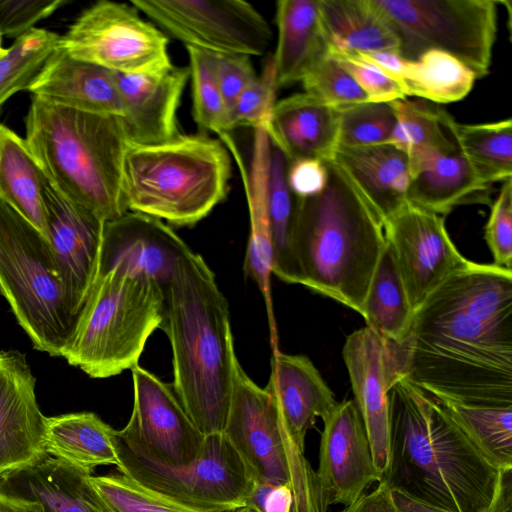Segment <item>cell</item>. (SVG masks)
<instances>
[{
  "instance_id": "1",
  "label": "cell",
  "mask_w": 512,
  "mask_h": 512,
  "mask_svg": "<svg viewBox=\"0 0 512 512\" xmlns=\"http://www.w3.org/2000/svg\"><path fill=\"white\" fill-rule=\"evenodd\" d=\"M393 349L400 376L440 401L512 407V270L469 261Z\"/></svg>"
},
{
  "instance_id": "2",
  "label": "cell",
  "mask_w": 512,
  "mask_h": 512,
  "mask_svg": "<svg viewBox=\"0 0 512 512\" xmlns=\"http://www.w3.org/2000/svg\"><path fill=\"white\" fill-rule=\"evenodd\" d=\"M389 459L378 483L449 512H492L502 472L441 402L404 377L389 392Z\"/></svg>"
},
{
  "instance_id": "3",
  "label": "cell",
  "mask_w": 512,
  "mask_h": 512,
  "mask_svg": "<svg viewBox=\"0 0 512 512\" xmlns=\"http://www.w3.org/2000/svg\"><path fill=\"white\" fill-rule=\"evenodd\" d=\"M171 344L173 390L203 436L223 433L236 357L227 299L201 255L189 250L164 287L159 326Z\"/></svg>"
},
{
  "instance_id": "4",
  "label": "cell",
  "mask_w": 512,
  "mask_h": 512,
  "mask_svg": "<svg viewBox=\"0 0 512 512\" xmlns=\"http://www.w3.org/2000/svg\"><path fill=\"white\" fill-rule=\"evenodd\" d=\"M325 164L324 189L294 196L293 251L302 285L360 314L386 247L384 222L332 161Z\"/></svg>"
},
{
  "instance_id": "5",
  "label": "cell",
  "mask_w": 512,
  "mask_h": 512,
  "mask_svg": "<svg viewBox=\"0 0 512 512\" xmlns=\"http://www.w3.org/2000/svg\"><path fill=\"white\" fill-rule=\"evenodd\" d=\"M25 131L43 174L67 198L104 222L128 212L123 163L129 143L119 116L78 111L33 96Z\"/></svg>"
},
{
  "instance_id": "6",
  "label": "cell",
  "mask_w": 512,
  "mask_h": 512,
  "mask_svg": "<svg viewBox=\"0 0 512 512\" xmlns=\"http://www.w3.org/2000/svg\"><path fill=\"white\" fill-rule=\"evenodd\" d=\"M231 154L220 139L179 134L157 145H129L123 163L128 211L193 226L227 196Z\"/></svg>"
},
{
  "instance_id": "7",
  "label": "cell",
  "mask_w": 512,
  "mask_h": 512,
  "mask_svg": "<svg viewBox=\"0 0 512 512\" xmlns=\"http://www.w3.org/2000/svg\"><path fill=\"white\" fill-rule=\"evenodd\" d=\"M164 289L121 267L98 274L62 353L91 378H109L138 365L162 321Z\"/></svg>"
},
{
  "instance_id": "8",
  "label": "cell",
  "mask_w": 512,
  "mask_h": 512,
  "mask_svg": "<svg viewBox=\"0 0 512 512\" xmlns=\"http://www.w3.org/2000/svg\"><path fill=\"white\" fill-rule=\"evenodd\" d=\"M0 293L33 347L62 357L77 317L51 243L1 199Z\"/></svg>"
},
{
  "instance_id": "9",
  "label": "cell",
  "mask_w": 512,
  "mask_h": 512,
  "mask_svg": "<svg viewBox=\"0 0 512 512\" xmlns=\"http://www.w3.org/2000/svg\"><path fill=\"white\" fill-rule=\"evenodd\" d=\"M224 435L255 480L288 484L297 512H324L316 472L285 426L266 388L233 362L232 391Z\"/></svg>"
},
{
  "instance_id": "10",
  "label": "cell",
  "mask_w": 512,
  "mask_h": 512,
  "mask_svg": "<svg viewBox=\"0 0 512 512\" xmlns=\"http://www.w3.org/2000/svg\"><path fill=\"white\" fill-rule=\"evenodd\" d=\"M398 40V54L410 61L431 50L469 67L477 79L489 73L497 36L498 1L372 0Z\"/></svg>"
},
{
  "instance_id": "11",
  "label": "cell",
  "mask_w": 512,
  "mask_h": 512,
  "mask_svg": "<svg viewBox=\"0 0 512 512\" xmlns=\"http://www.w3.org/2000/svg\"><path fill=\"white\" fill-rule=\"evenodd\" d=\"M117 471L143 487L203 512L244 507L253 478L224 433L204 436L192 462L168 466L122 441L116 431Z\"/></svg>"
},
{
  "instance_id": "12",
  "label": "cell",
  "mask_w": 512,
  "mask_h": 512,
  "mask_svg": "<svg viewBox=\"0 0 512 512\" xmlns=\"http://www.w3.org/2000/svg\"><path fill=\"white\" fill-rule=\"evenodd\" d=\"M73 58L120 74L171 67L168 37L131 4L101 0L85 9L60 37Z\"/></svg>"
},
{
  "instance_id": "13",
  "label": "cell",
  "mask_w": 512,
  "mask_h": 512,
  "mask_svg": "<svg viewBox=\"0 0 512 512\" xmlns=\"http://www.w3.org/2000/svg\"><path fill=\"white\" fill-rule=\"evenodd\" d=\"M130 4L186 47L259 56L271 43L269 23L246 1L132 0Z\"/></svg>"
},
{
  "instance_id": "14",
  "label": "cell",
  "mask_w": 512,
  "mask_h": 512,
  "mask_svg": "<svg viewBox=\"0 0 512 512\" xmlns=\"http://www.w3.org/2000/svg\"><path fill=\"white\" fill-rule=\"evenodd\" d=\"M384 234L414 312L470 261L452 242L443 216L409 203L384 221Z\"/></svg>"
},
{
  "instance_id": "15",
  "label": "cell",
  "mask_w": 512,
  "mask_h": 512,
  "mask_svg": "<svg viewBox=\"0 0 512 512\" xmlns=\"http://www.w3.org/2000/svg\"><path fill=\"white\" fill-rule=\"evenodd\" d=\"M131 416L118 437L150 458L168 466L195 460L204 436L192 422L172 385L139 365L133 367Z\"/></svg>"
},
{
  "instance_id": "16",
  "label": "cell",
  "mask_w": 512,
  "mask_h": 512,
  "mask_svg": "<svg viewBox=\"0 0 512 512\" xmlns=\"http://www.w3.org/2000/svg\"><path fill=\"white\" fill-rule=\"evenodd\" d=\"M318 468L315 471L323 511L347 506L380 481L371 445L354 400H346L322 419Z\"/></svg>"
},
{
  "instance_id": "17",
  "label": "cell",
  "mask_w": 512,
  "mask_h": 512,
  "mask_svg": "<svg viewBox=\"0 0 512 512\" xmlns=\"http://www.w3.org/2000/svg\"><path fill=\"white\" fill-rule=\"evenodd\" d=\"M342 354L381 479L389 459L388 392L400 376L393 343L365 326L346 338Z\"/></svg>"
},
{
  "instance_id": "18",
  "label": "cell",
  "mask_w": 512,
  "mask_h": 512,
  "mask_svg": "<svg viewBox=\"0 0 512 512\" xmlns=\"http://www.w3.org/2000/svg\"><path fill=\"white\" fill-rule=\"evenodd\" d=\"M43 199L50 243L77 317L98 274L104 221L67 198L45 175Z\"/></svg>"
},
{
  "instance_id": "19",
  "label": "cell",
  "mask_w": 512,
  "mask_h": 512,
  "mask_svg": "<svg viewBox=\"0 0 512 512\" xmlns=\"http://www.w3.org/2000/svg\"><path fill=\"white\" fill-rule=\"evenodd\" d=\"M35 384L25 355L0 351V480L48 455Z\"/></svg>"
},
{
  "instance_id": "20",
  "label": "cell",
  "mask_w": 512,
  "mask_h": 512,
  "mask_svg": "<svg viewBox=\"0 0 512 512\" xmlns=\"http://www.w3.org/2000/svg\"><path fill=\"white\" fill-rule=\"evenodd\" d=\"M189 250L160 219L128 211L104 222L98 274L118 266L149 276L164 289L178 261Z\"/></svg>"
},
{
  "instance_id": "21",
  "label": "cell",
  "mask_w": 512,
  "mask_h": 512,
  "mask_svg": "<svg viewBox=\"0 0 512 512\" xmlns=\"http://www.w3.org/2000/svg\"><path fill=\"white\" fill-rule=\"evenodd\" d=\"M114 75L123 108L120 119L129 145H157L180 134L176 115L190 78L188 66Z\"/></svg>"
},
{
  "instance_id": "22",
  "label": "cell",
  "mask_w": 512,
  "mask_h": 512,
  "mask_svg": "<svg viewBox=\"0 0 512 512\" xmlns=\"http://www.w3.org/2000/svg\"><path fill=\"white\" fill-rule=\"evenodd\" d=\"M218 136L239 168L246 194L250 222L249 239L243 269L246 276H249L256 282L262 293L267 309L271 345L273 350H277L278 336L270 288L272 246L267 208L269 135L267 128L264 126L254 129L249 169H247L242 155L229 132L220 133Z\"/></svg>"
},
{
  "instance_id": "23",
  "label": "cell",
  "mask_w": 512,
  "mask_h": 512,
  "mask_svg": "<svg viewBox=\"0 0 512 512\" xmlns=\"http://www.w3.org/2000/svg\"><path fill=\"white\" fill-rule=\"evenodd\" d=\"M407 202L440 216L467 203H487L492 184L485 181L459 149L409 154Z\"/></svg>"
},
{
  "instance_id": "24",
  "label": "cell",
  "mask_w": 512,
  "mask_h": 512,
  "mask_svg": "<svg viewBox=\"0 0 512 512\" xmlns=\"http://www.w3.org/2000/svg\"><path fill=\"white\" fill-rule=\"evenodd\" d=\"M28 91L46 102L78 111L119 117L123 111L114 72L73 58L60 47Z\"/></svg>"
},
{
  "instance_id": "25",
  "label": "cell",
  "mask_w": 512,
  "mask_h": 512,
  "mask_svg": "<svg viewBox=\"0 0 512 512\" xmlns=\"http://www.w3.org/2000/svg\"><path fill=\"white\" fill-rule=\"evenodd\" d=\"M266 390L279 414L305 451V438L317 417L324 419L337 405L333 392L309 358L273 351L271 374Z\"/></svg>"
},
{
  "instance_id": "26",
  "label": "cell",
  "mask_w": 512,
  "mask_h": 512,
  "mask_svg": "<svg viewBox=\"0 0 512 512\" xmlns=\"http://www.w3.org/2000/svg\"><path fill=\"white\" fill-rule=\"evenodd\" d=\"M338 110L310 94H293L273 107L269 139L289 163L301 159L331 161L338 146Z\"/></svg>"
},
{
  "instance_id": "27",
  "label": "cell",
  "mask_w": 512,
  "mask_h": 512,
  "mask_svg": "<svg viewBox=\"0 0 512 512\" xmlns=\"http://www.w3.org/2000/svg\"><path fill=\"white\" fill-rule=\"evenodd\" d=\"M331 161L347 176L383 222L408 203V156L394 145L337 147Z\"/></svg>"
},
{
  "instance_id": "28",
  "label": "cell",
  "mask_w": 512,
  "mask_h": 512,
  "mask_svg": "<svg viewBox=\"0 0 512 512\" xmlns=\"http://www.w3.org/2000/svg\"><path fill=\"white\" fill-rule=\"evenodd\" d=\"M275 20L278 37L272 61L277 87L301 82L330 53L319 0H279Z\"/></svg>"
},
{
  "instance_id": "29",
  "label": "cell",
  "mask_w": 512,
  "mask_h": 512,
  "mask_svg": "<svg viewBox=\"0 0 512 512\" xmlns=\"http://www.w3.org/2000/svg\"><path fill=\"white\" fill-rule=\"evenodd\" d=\"M87 474L46 455L0 480V491L39 502L45 512H105Z\"/></svg>"
},
{
  "instance_id": "30",
  "label": "cell",
  "mask_w": 512,
  "mask_h": 512,
  "mask_svg": "<svg viewBox=\"0 0 512 512\" xmlns=\"http://www.w3.org/2000/svg\"><path fill=\"white\" fill-rule=\"evenodd\" d=\"M116 431L93 412L46 417V453L87 474L100 466L117 468Z\"/></svg>"
},
{
  "instance_id": "31",
  "label": "cell",
  "mask_w": 512,
  "mask_h": 512,
  "mask_svg": "<svg viewBox=\"0 0 512 512\" xmlns=\"http://www.w3.org/2000/svg\"><path fill=\"white\" fill-rule=\"evenodd\" d=\"M319 11L331 50L398 53V37L372 0H319Z\"/></svg>"
},
{
  "instance_id": "32",
  "label": "cell",
  "mask_w": 512,
  "mask_h": 512,
  "mask_svg": "<svg viewBox=\"0 0 512 512\" xmlns=\"http://www.w3.org/2000/svg\"><path fill=\"white\" fill-rule=\"evenodd\" d=\"M44 174L24 138L0 124V199L50 242L43 199Z\"/></svg>"
},
{
  "instance_id": "33",
  "label": "cell",
  "mask_w": 512,
  "mask_h": 512,
  "mask_svg": "<svg viewBox=\"0 0 512 512\" xmlns=\"http://www.w3.org/2000/svg\"><path fill=\"white\" fill-rule=\"evenodd\" d=\"M360 314L366 326L388 342L399 345L409 333L414 310L387 243Z\"/></svg>"
},
{
  "instance_id": "34",
  "label": "cell",
  "mask_w": 512,
  "mask_h": 512,
  "mask_svg": "<svg viewBox=\"0 0 512 512\" xmlns=\"http://www.w3.org/2000/svg\"><path fill=\"white\" fill-rule=\"evenodd\" d=\"M289 161L270 141L267 170V208L272 246V273L287 283L301 284L292 246L295 197L287 180Z\"/></svg>"
},
{
  "instance_id": "35",
  "label": "cell",
  "mask_w": 512,
  "mask_h": 512,
  "mask_svg": "<svg viewBox=\"0 0 512 512\" xmlns=\"http://www.w3.org/2000/svg\"><path fill=\"white\" fill-rule=\"evenodd\" d=\"M477 80L474 72L455 57L438 50L427 51L417 60H407L400 85L407 96L435 104L462 100Z\"/></svg>"
},
{
  "instance_id": "36",
  "label": "cell",
  "mask_w": 512,
  "mask_h": 512,
  "mask_svg": "<svg viewBox=\"0 0 512 512\" xmlns=\"http://www.w3.org/2000/svg\"><path fill=\"white\" fill-rule=\"evenodd\" d=\"M452 137L461 154L488 183L512 178V120L461 124L450 122Z\"/></svg>"
},
{
  "instance_id": "37",
  "label": "cell",
  "mask_w": 512,
  "mask_h": 512,
  "mask_svg": "<svg viewBox=\"0 0 512 512\" xmlns=\"http://www.w3.org/2000/svg\"><path fill=\"white\" fill-rule=\"evenodd\" d=\"M440 402L491 464L501 471L512 469V407Z\"/></svg>"
},
{
  "instance_id": "38",
  "label": "cell",
  "mask_w": 512,
  "mask_h": 512,
  "mask_svg": "<svg viewBox=\"0 0 512 512\" xmlns=\"http://www.w3.org/2000/svg\"><path fill=\"white\" fill-rule=\"evenodd\" d=\"M396 124L388 144L409 154L433 149L451 152L458 147L450 131L453 117L438 105L407 98L392 101Z\"/></svg>"
},
{
  "instance_id": "39",
  "label": "cell",
  "mask_w": 512,
  "mask_h": 512,
  "mask_svg": "<svg viewBox=\"0 0 512 512\" xmlns=\"http://www.w3.org/2000/svg\"><path fill=\"white\" fill-rule=\"evenodd\" d=\"M60 35L33 28L15 39L0 58V106L13 94L28 90L48 59L59 47Z\"/></svg>"
},
{
  "instance_id": "40",
  "label": "cell",
  "mask_w": 512,
  "mask_h": 512,
  "mask_svg": "<svg viewBox=\"0 0 512 512\" xmlns=\"http://www.w3.org/2000/svg\"><path fill=\"white\" fill-rule=\"evenodd\" d=\"M105 512H203L168 499L117 472L88 476Z\"/></svg>"
},
{
  "instance_id": "41",
  "label": "cell",
  "mask_w": 512,
  "mask_h": 512,
  "mask_svg": "<svg viewBox=\"0 0 512 512\" xmlns=\"http://www.w3.org/2000/svg\"><path fill=\"white\" fill-rule=\"evenodd\" d=\"M186 49L195 122L199 127L217 135L228 132L227 111L216 76L214 53L194 47Z\"/></svg>"
},
{
  "instance_id": "42",
  "label": "cell",
  "mask_w": 512,
  "mask_h": 512,
  "mask_svg": "<svg viewBox=\"0 0 512 512\" xmlns=\"http://www.w3.org/2000/svg\"><path fill=\"white\" fill-rule=\"evenodd\" d=\"M337 110V147H361L389 142L396 124L392 102L368 101Z\"/></svg>"
},
{
  "instance_id": "43",
  "label": "cell",
  "mask_w": 512,
  "mask_h": 512,
  "mask_svg": "<svg viewBox=\"0 0 512 512\" xmlns=\"http://www.w3.org/2000/svg\"><path fill=\"white\" fill-rule=\"evenodd\" d=\"M306 93L339 109L368 102V98L353 77L329 53L301 81Z\"/></svg>"
},
{
  "instance_id": "44",
  "label": "cell",
  "mask_w": 512,
  "mask_h": 512,
  "mask_svg": "<svg viewBox=\"0 0 512 512\" xmlns=\"http://www.w3.org/2000/svg\"><path fill=\"white\" fill-rule=\"evenodd\" d=\"M277 89L274 65L270 57L261 75L244 89L230 110L227 118L228 132L242 126L253 129L264 126L268 129Z\"/></svg>"
},
{
  "instance_id": "45",
  "label": "cell",
  "mask_w": 512,
  "mask_h": 512,
  "mask_svg": "<svg viewBox=\"0 0 512 512\" xmlns=\"http://www.w3.org/2000/svg\"><path fill=\"white\" fill-rule=\"evenodd\" d=\"M484 238L494 264L512 270V178L503 182L492 204Z\"/></svg>"
},
{
  "instance_id": "46",
  "label": "cell",
  "mask_w": 512,
  "mask_h": 512,
  "mask_svg": "<svg viewBox=\"0 0 512 512\" xmlns=\"http://www.w3.org/2000/svg\"><path fill=\"white\" fill-rule=\"evenodd\" d=\"M330 54L353 77L369 102H392L407 98L400 84L377 66L353 53L330 49Z\"/></svg>"
},
{
  "instance_id": "47",
  "label": "cell",
  "mask_w": 512,
  "mask_h": 512,
  "mask_svg": "<svg viewBox=\"0 0 512 512\" xmlns=\"http://www.w3.org/2000/svg\"><path fill=\"white\" fill-rule=\"evenodd\" d=\"M65 3L66 0H1L0 31L2 35L16 39Z\"/></svg>"
},
{
  "instance_id": "48",
  "label": "cell",
  "mask_w": 512,
  "mask_h": 512,
  "mask_svg": "<svg viewBox=\"0 0 512 512\" xmlns=\"http://www.w3.org/2000/svg\"><path fill=\"white\" fill-rule=\"evenodd\" d=\"M214 57L216 76L228 118L240 94L256 79L257 75L248 55L214 53Z\"/></svg>"
},
{
  "instance_id": "49",
  "label": "cell",
  "mask_w": 512,
  "mask_h": 512,
  "mask_svg": "<svg viewBox=\"0 0 512 512\" xmlns=\"http://www.w3.org/2000/svg\"><path fill=\"white\" fill-rule=\"evenodd\" d=\"M244 507L252 512H297L295 495L288 484L255 479Z\"/></svg>"
},
{
  "instance_id": "50",
  "label": "cell",
  "mask_w": 512,
  "mask_h": 512,
  "mask_svg": "<svg viewBox=\"0 0 512 512\" xmlns=\"http://www.w3.org/2000/svg\"><path fill=\"white\" fill-rule=\"evenodd\" d=\"M287 180L292 194L304 198L320 193L327 182V168L324 161L301 159L289 163Z\"/></svg>"
},
{
  "instance_id": "51",
  "label": "cell",
  "mask_w": 512,
  "mask_h": 512,
  "mask_svg": "<svg viewBox=\"0 0 512 512\" xmlns=\"http://www.w3.org/2000/svg\"><path fill=\"white\" fill-rule=\"evenodd\" d=\"M340 512H399L393 502L391 490L378 483L376 489L362 494Z\"/></svg>"
},
{
  "instance_id": "52",
  "label": "cell",
  "mask_w": 512,
  "mask_h": 512,
  "mask_svg": "<svg viewBox=\"0 0 512 512\" xmlns=\"http://www.w3.org/2000/svg\"><path fill=\"white\" fill-rule=\"evenodd\" d=\"M0 512H45L42 505L34 500L5 494L0 491Z\"/></svg>"
},
{
  "instance_id": "53",
  "label": "cell",
  "mask_w": 512,
  "mask_h": 512,
  "mask_svg": "<svg viewBox=\"0 0 512 512\" xmlns=\"http://www.w3.org/2000/svg\"><path fill=\"white\" fill-rule=\"evenodd\" d=\"M393 502L399 512H449L412 499L399 492L391 491Z\"/></svg>"
},
{
  "instance_id": "54",
  "label": "cell",
  "mask_w": 512,
  "mask_h": 512,
  "mask_svg": "<svg viewBox=\"0 0 512 512\" xmlns=\"http://www.w3.org/2000/svg\"><path fill=\"white\" fill-rule=\"evenodd\" d=\"M492 512H512V469L502 472L501 486Z\"/></svg>"
},
{
  "instance_id": "55",
  "label": "cell",
  "mask_w": 512,
  "mask_h": 512,
  "mask_svg": "<svg viewBox=\"0 0 512 512\" xmlns=\"http://www.w3.org/2000/svg\"><path fill=\"white\" fill-rule=\"evenodd\" d=\"M8 53V48L3 47L2 45V33L0 31V58L5 56Z\"/></svg>"
},
{
  "instance_id": "56",
  "label": "cell",
  "mask_w": 512,
  "mask_h": 512,
  "mask_svg": "<svg viewBox=\"0 0 512 512\" xmlns=\"http://www.w3.org/2000/svg\"><path fill=\"white\" fill-rule=\"evenodd\" d=\"M233 512H252L250 509L246 508V507H242L240 509H237Z\"/></svg>"
}]
</instances>
